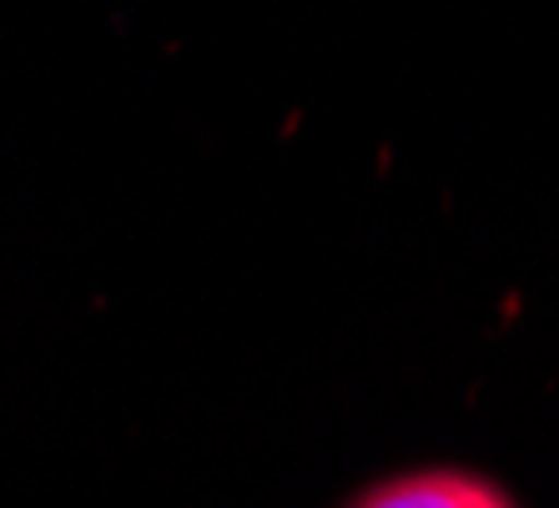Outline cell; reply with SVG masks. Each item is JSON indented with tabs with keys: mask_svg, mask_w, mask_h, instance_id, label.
Wrapping results in <instances>:
<instances>
[{
	"mask_svg": "<svg viewBox=\"0 0 559 508\" xmlns=\"http://www.w3.org/2000/svg\"><path fill=\"white\" fill-rule=\"evenodd\" d=\"M353 508H514L495 483L459 469H424L368 488Z\"/></svg>",
	"mask_w": 559,
	"mask_h": 508,
	"instance_id": "6da1fadb",
	"label": "cell"
}]
</instances>
